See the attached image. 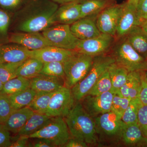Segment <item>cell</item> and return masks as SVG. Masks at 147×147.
Instances as JSON below:
<instances>
[{"instance_id":"obj_1","label":"cell","mask_w":147,"mask_h":147,"mask_svg":"<svg viewBox=\"0 0 147 147\" xmlns=\"http://www.w3.org/2000/svg\"><path fill=\"white\" fill-rule=\"evenodd\" d=\"M59 6L51 0H30L12 14L11 32H41L54 25L53 18Z\"/></svg>"},{"instance_id":"obj_2","label":"cell","mask_w":147,"mask_h":147,"mask_svg":"<svg viewBox=\"0 0 147 147\" xmlns=\"http://www.w3.org/2000/svg\"><path fill=\"white\" fill-rule=\"evenodd\" d=\"M64 119L71 137L86 142L88 146L97 144L94 119L84 110L80 101L76 102Z\"/></svg>"},{"instance_id":"obj_3","label":"cell","mask_w":147,"mask_h":147,"mask_svg":"<svg viewBox=\"0 0 147 147\" xmlns=\"http://www.w3.org/2000/svg\"><path fill=\"white\" fill-rule=\"evenodd\" d=\"M110 53L118 65L129 72L147 71V61L129 44L126 36L115 38Z\"/></svg>"},{"instance_id":"obj_4","label":"cell","mask_w":147,"mask_h":147,"mask_svg":"<svg viewBox=\"0 0 147 147\" xmlns=\"http://www.w3.org/2000/svg\"><path fill=\"white\" fill-rule=\"evenodd\" d=\"M115 63L110 53L94 57L90 69L86 76L71 88L76 102L86 96L102 74Z\"/></svg>"},{"instance_id":"obj_5","label":"cell","mask_w":147,"mask_h":147,"mask_svg":"<svg viewBox=\"0 0 147 147\" xmlns=\"http://www.w3.org/2000/svg\"><path fill=\"white\" fill-rule=\"evenodd\" d=\"M121 119L112 111L94 118L98 142L113 144L120 142L122 131L125 125Z\"/></svg>"},{"instance_id":"obj_6","label":"cell","mask_w":147,"mask_h":147,"mask_svg":"<svg viewBox=\"0 0 147 147\" xmlns=\"http://www.w3.org/2000/svg\"><path fill=\"white\" fill-rule=\"evenodd\" d=\"M93 58L75 51L64 62L66 86L71 89L86 76L91 67Z\"/></svg>"},{"instance_id":"obj_7","label":"cell","mask_w":147,"mask_h":147,"mask_svg":"<svg viewBox=\"0 0 147 147\" xmlns=\"http://www.w3.org/2000/svg\"><path fill=\"white\" fill-rule=\"evenodd\" d=\"M29 137L47 139L56 147H64L71 136L64 118L53 117L49 123Z\"/></svg>"},{"instance_id":"obj_8","label":"cell","mask_w":147,"mask_h":147,"mask_svg":"<svg viewBox=\"0 0 147 147\" xmlns=\"http://www.w3.org/2000/svg\"><path fill=\"white\" fill-rule=\"evenodd\" d=\"M41 32L54 46L67 50H75L80 40L72 34L70 25L55 24Z\"/></svg>"},{"instance_id":"obj_9","label":"cell","mask_w":147,"mask_h":147,"mask_svg":"<svg viewBox=\"0 0 147 147\" xmlns=\"http://www.w3.org/2000/svg\"><path fill=\"white\" fill-rule=\"evenodd\" d=\"M76 102L71 89L64 86L54 92L45 114L51 117L65 118L73 108Z\"/></svg>"},{"instance_id":"obj_10","label":"cell","mask_w":147,"mask_h":147,"mask_svg":"<svg viewBox=\"0 0 147 147\" xmlns=\"http://www.w3.org/2000/svg\"><path fill=\"white\" fill-rule=\"evenodd\" d=\"M115 40V36L101 33L90 39L80 40L75 51L94 57L110 53Z\"/></svg>"},{"instance_id":"obj_11","label":"cell","mask_w":147,"mask_h":147,"mask_svg":"<svg viewBox=\"0 0 147 147\" xmlns=\"http://www.w3.org/2000/svg\"><path fill=\"white\" fill-rule=\"evenodd\" d=\"M115 93L113 91H110L98 95L88 94L79 101L86 112L94 119L111 111L112 101Z\"/></svg>"},{"instance_id":"obj_12","label":"cell","mask_w":147,"mask_h":147,"mask_svg":"<svg viewBox=\"0 0 147 147\" xmlns=\"http://www.w3.org/2000/svg\"><path fill=\"white\" fill-rule=\"evenodd\" d=\"M124 3L110 7L97 15L96 24L101 33L110 34L115 37L119 18Z\"/></svg>"},{"instance_id":"obj_13","label":"cell","mask_w":147,"mask_h":147,"mask_svg":"<svg viewBox=\"0 0 147 147\" xmlns=\"http://www.w3.org/2000/svg\"><path fill=\"white\" fill-rule=\"evenodd\" d=\"M9 42L22 45L30 50H39L47 46H55L42 32H10Z\"/></svg>"},{"instance_id":"obj_14","label":"cell","mask_w":147,"mask_h":147,"mask_svg":"<svg viewBox=\"0 0 147 147\" xmlns=\"http://www.w3.org/2000/svg\"><path fill=\"white\" fill-rule=\"evenodd\" d=\"M141 26L137 17L136 7L127 2L124 3L117 26L116 39L125 36L134 27Z\"/></svg>"},{"instance_id":"obj_15","label":"cell","mask_w":147,"mask_h":147,"mask_svg":"<svg viewBox=\"0 0 147 147\" xmlns=\"http://www.w3.org/2000/svg\"><path fill=\"white\" fill-rule=\"evenodd\" d=\"M74 52L56 46H47L39 50H29V57L37 59L43 63L55 61L63 63Z\"/></svg>"},{"instance_id":"obj_16","label":"cell","mask_w":147,"mask_h":147,"mask_svg":"<svg viewBox=\"0 0 147 147\" xmlns=\"http://www.w3.org/2000/svg\"><path fill=\"white\" fill-rule=\"evenodd\" d=\"M97 15L86 16L80 18L70 25L72 34L78 39L84 40L99 36L101 32L96 24Z\"/></svg>"},{"instance_id":"obj_17","label":"cell","mask_w":147,"mask_h":147,"mask_svg":"<svg viewBox=\"0 0 147 147\" xmlns=\"http://www.w3.org/2000/svg\"><path fill=\"white\" fill-rule=\"evenodd\" d=\"M82 18L80 3H71L61 5L54 14L53 22L57 24L71 25Z\"/></svg>"},{"instance_id":"obj_18","label":"cell","mask_w":147,"mask_h":147,"mask_svg":"<svg viewBox=\"0 0 147 147\" xmlns=\"http://www.w3.org/2000/svg\"><path fill=\"white\" fill-rule=\"evenodd\" d=\"M29 50L13 43L0 45V64L23 61L29 58Z\"/></svg>"},{"instance_id":"obj_19","label":"cell","mask_w":147,"mask_h":147,"mask_svg":"<svg viewBox=\"0 0 147 147\" xmlns=\"http://www.w3.org/2000/svg\"><path fill=\"white\" fill-rule=\"evenodd\" d=\"M30 79V88L36 92H54L65 86L64 79L57 76L39 74Z\"/></svg>"},{"instance_id":"obj_20","label":"cell","mask_w":147,"mask_h":147,"mask_svg":"<svg viewBox=\"0 0 147 147\" xmlns=\"http://www.w3.org/2000/svg\"><path fill=\"white\" fill-rule=\"evenodd\" d=\"M34 113L29 107L14 110L3 124L9 132L17 134Z\"/></svg>"},{"instance_id":"obj_21","label":"cell","mask_w":147,"mask_h":147,"mask_svg":"<svg viewBox=\"0 0 147 147\" xmlns=\"http://www.w3.org/2000/svg\"><path fill=\"white\" fill-rule=\"evenodd\" d=\"M120 142L130 146H147V139L138 123L125 125L121 134Z\"/></svg>"},{"instance_id":"obj_22","label":"cell","mask_w":147,"mask_h":147,"mask_svg":"<svg viewBox=\"0 0 147 147\" xmlns=\"http://www.w3.org/2000/svg\"><path fill=\"white\" fill-rule=\"evenodd\" d=\"M141 72L142 71L129 72L125 84L117 93L131 100L138 97L142 86Z\"/></svg>"},{"instance_id":"obj_23","label":"cell","mask_w":147,"mask_h":147,"mask_svg":"<svg viewBox=\"0 0 147 147\" xmlns=\"http://www.w3.org/2000/svg\"><path fill=\"white\" fill-rule=\"evenodd\" d=\"M126 36L129 44L143 57L147 58V35L141 26L134 27Z\"/></svg>"},{"instance_id":"obj_24","label":"cell","mask_w":147,"mask_h":147,"mask_svg":"<svg viewBox=\"0 0 147 147\" xmlns=\"http://www.w3.org/2000/svg\"><path fill=\"white\" fill-rule=\"evenodd\" d=\"M51 118L45 113H34L16 134L29 137L49 123Z\"/></svg>"},{"instance_id":"obj_25","label":"cell","mask_w":147,"mask_h":147,"mask_svg":"<svg viewBox=\"0 0 147 147\" xmlns=\"http://www.w3.org/2000/svg\"><path fill=\"white\" fill-rule=\"evenodd\" d=\"M117 0H85L80 3L82 18L97 15L106 8L116 4Z\"/></svg>"},{"instance_id":"obj_26","label":"cell","mask_w":147,"mask_h":147,"mask_svg":"<svg viewBox=\"0 0 147 147\" xmlns=\"http://www.w3.org/2000/svg\"><path fill=\"white\" fill-rule=\"evenodd\" d=\"M43 63L40 61L29 57L23 62L16 72L17 76L31 79L40 74Z\"/></svg>"},{"instance_id":"obj_27","label":"cell","mask_w":147,"mask_h":147,"mask_svg":"<svg viewBox=\"0 0 147 147\" xmlns=\"http://www.w3.org/2000/svg\"><path fill=\"white\" fill-rule=\"evenodd\" d=\"M36 92L31 88L8 95L13 110L28 107L33 100Z\"/></svg>"},{"instance_id":"obj_28","label":"cell","mask_w":147,"mask_h":147,"mask_svg":"<svg viewBox=\"0 0 147 147\" xmlns=\"http://www.w3.org/2000/svg\"><path fill=\"white\" fill-rule=\"evenodd\" d=\"M108 70L113 85L112 91L117 93L125 84L129 72L115 63L111 65Z\"/></svg>"},{"instance_id":"obj_29","label":"cell","mask_w":147,"mask_h":147,"mask_svg":"<svg viewBox=\"0 0 147 147\" xmlns=\"http://www.w3.org/2000/svg\"><path fill=\"white\" fill-rule=\"evenodd\" d=\"M30 79L21 76H17L3 84L1 93L10 95L26 90L30 88Z\"/></svg>"},{"instance_id":"obj_30","label":"cell","mask_w":147,"mask_h":147,"mask_svg":"<svg viewBox=\"0 0 147 147\" xmlns=\"http://www.w3.org/2000/svg\"><path fill=\"white\" fill-rule=\"evenodd\" d=\"M54 92H36L33 100L28 107L34 113L45 114Z\"/></svg>"},{"instance_id":"obj_31","label":"cell","mask_w":147,"mask_h":147,"mask_svg":"<svg viewBox=\"0 0 147 147\" xmlns=\"http://www.w3.org/2000/svg\"><path fill=\"white\" fill-rule=\"evenodd\" d=\"M12 16V13L0 7V45L9 43Z\"/></svg>"},{"instance_id":"obj_32","label":"cell","mask_w":147,"mask_h":147,"mask_svg":"<svg viewBox=\"0 0 147 147\" xmlns=\"http://www.w3.org/2000/svg\"><path fill=\"white\" fill-rule=\"evenodd\" d=\"M112 89L113 85L108 69L102 74L88 94L92 96L98 95L106 92L112 91Z\"/></svg>"},{"instance_id":"obj_33","label":"cell","mask_w":147,"mask_h":147,"mask_svg":"<svg viewBox=\"0 0 147 147\" xmlns=\"http://www.w3.org/2000/svg\"><path fill=\"white\" fill-rule=\"evenodd\" d=\"M141 104V102L137 97L130 100L121 119L125 125L137 123L138 110Z\"/></svg>"},{"instance_id":"obj_34","label":"cell","mask_w":147,"mask_h":147,"mask_svg":"<svg viewBox=\"0 0 147 147\" xmlns=\"http://www.w3.org/2000/svg\"><path fill=\"white\" fill-rule=\"evenodd\" d=\"M24 61L0 64V80L3 84L17 77V69Z\"/></svg>"},{"instance_id":"obj_35","label":"cell","mask_w":147,"mask_h":147,"mask_svg":"<svg viewBox=\"0 0 147 147\" xmlns=\"http://www.w3.org/2000/svg\"><path fill=\"white\" fill-rule=\"evenodd\" d=\"M40 74L62 77L65 79L63 63L57 61L44 63Z\"/></svg>"},{"instance_id":"obj_36","label":"cell","mask_w":147,"mask_h":147,"mask_svg":"<svg viewBox=\"0 0 147 147\" xmlns=\"http://www.w3.org/2000/svg\"><path fill=\"white\" fill-rule=\"evenodd\" d=\"M131 99L123 97L118 93H115L113 96L111 111L122 117L124 113L128 107Z\"/></svg>"},{"instance_id":"obj_37","label":"cell","mask_w":147,"mask_h":147,"mask_svg":"<svg viewBox=\"0 0 147 147\" xmlns=\"http://www.w3.org/2000/svg\"><path fill=\"white\" fill-rule=\"evenodd\" d=\"M8 95L0 94V123H3L13 111Z\"/></svg>"},{"instance_id":"obj_38","label":"cell","mask_w":147,"mask_h":147,"mask_svg":"<svg viewBox=\"0 0 147 147\" xmlns=\"http://www.w3.org/2000/svg\"><path fill=\"white\" fill-rule=\"evenodd\" d=\"M30 0H0V7L12 13L24 7Z\"/></svg>"},{"instance_id":"obj_39","label":"cell","mask_w":147,"mask_h":147,"mask_svg":"<svg viewBox=\"0 0 147 147\" xmlns=\"http://www.w3.org/2000/svg\"><path fill=\"white\" fill-rule=\"evenodd\" d=\"M11 138L10 132L0 123V147H11Z\"/></svg>"},{"instance_id":"obj_40","label":"cell","mask_w":147,"mask_h":147,"mask_svg":"<svg viewBox=\"0 0 147 147\" xmlns=\"http://www.w3.org/2000/svg\"><path fill=\"white\" fill-rule=\"evenodd\" d=\"M11 139V147H31L30 139L28 136H20L16 134V136Z\"/></svg>"},{"instance_id":"obj_41","label":"cell","mask_w":147,"mask_h":147,"mask_svg":"<svg viewBox=\"0 0 147 147\" xmlns=\"http://www.w3.org/2000/svg\"><path fill=\"white\" fill-rule=\"evenodd\" d=\"M136 10L137 17L142 25L147 20V0H139Z\"/></svg>"},{"instance_id":"obj_42","label":"cell","mask_w":147,"mask_h":147,"mask_svg":"<svg viewBox=\"0 0 147 147\" xmlns=\"http://www.w3.org/2000/svg\"><path fill=\"white\" fill-rule=\"evenodd\" d=\"M145 71H142L141 72L142 86L137 98L142 105H147V82L145 76Z\"/></svg>"},{"instance_id":"obj_43","label":"cell","mask_w":147,"mask_h":147,"mask_svg":"<svg viewBox=\"0 0 147 147\" xmlns=\"http://www.w3.org/2000/svg\"><path fill=\"white\" fill-rule=\"evenodd\" d=\"M137 123L142 129L147 127V105L139 106L137 115Z\"/></svg>"},{"instance_id":"obj_44","label":"cell","mask_w":147,"mask_h":147,"mask_svg":"<svg viewBox=\"0 0 147 147\" xmlns=\"http://www.w3.org/2000/svg\"><path fill=\"white\" fill-rule=\"evenodd\" d=\"M31 142V147H56L49 140L43 138H30Z\"/></svg>"},{"instance_id":"obj_45","label":"cell","mask_w":147,"mask_h":147,"mask_svg":"<svg viewBox=\"0 0 147 147\" xmlns=\"http://www.w3.org/2000/svg\"><path fill=\"white\" fill-rule=\"evenodd\" d=\"M88 145L86 142L76 138L70 137L68 142L65 145V147H87Z\"/></svg>"},{"instance_id":"obj_46","label":"cell","mask_w":147,"mask_h":147,"mask_svg":"<svg viewBox=\"0 0 147 147\" xmlns=\"http://www.w3.org/2000/svg\"><path fill=\"white\" fill-rule=\"evenodd\" d=\"M58 5L65 4L69 3H81L85 0H51Z\"/></svg>"},{"instance_id":"obj_47","label":"cell","mask_w":147,"mask_h":147,"mask_svg":"<svg viewBox=\"0 0 147 147\" xmlns=\"http://www.w3.org/2000/svg\"><path fill=\"white\" fill-rule=\"evenodd\" d=\"M139 0H127V2L129 4L134 6V7L137 8V4L139 2Z\"/></svg>"},{"instance_id":"obj_48","label":"cell","mask_w":147,"mask_h":147,"mask_svg":"<svg viewBox=\"0 0 147 147\" xmlns=\"http://www.w3.org/2000/svg\"><path fill=\"white\" fill-rule=\"evenodd\" d=\"M141 26L142 27V29L144 31V32L147 35V20L144 21L142 23Z\"/></svg>"},{"instance_id":"obj_49","label":"cell","mask_w":147,"mask_h":147,"mask_svg":"<svg viewBox=\"0 0 147 147\" xmlns=\"http://www.w3.org/2000/svg\"><path fill=\"white\" fill-rule=\"evenodd\" d=\"M142 129V131H143V134H144L145 137L147 139V127Z\"/></svg>"},{"instance_id":"obj_50","label":"cell","mask_w":147,"mask_h":147,"mask_svg":"<svg viewBox=\"0 0 147 147\" xmlns=\"http://www.w3.org/2000/svg\"><path fill=\"white\" fill-rule=\"evenodd\" d=\"M3 86V84L1 81L0 80V92H1V91L2 90Z\"/></svg>"},{"instance_id":"obj_51","label":"cell","mask_w":147,"mask_h":147,"mask_svg":"<svg viewBox=\"0 0 147 147\" xmlns=\"http://www.w3.org/2000/svg\"><path fill=\"white\" fill-rule=\"evenodd\" d=\"M145 76H146V80L147 82V71H145Z\"/></svg>"},{"instance_id":"obj_52","label":"cell","mask_w":147,"mask_h":147,"mask_svg":"<svg viewBox=\"0 0 147 147\" xmlns=\"http://www.w3.org/2000/svg\"><path fill=\"white\" fill-rule=\"evenodd\" d=\"M1 94V92H0V94Z\"/></svg>"},{"instance_id":"obj_53","label":"cell","mask_w":147,"mask_h":147,"mask_svg":"<svg viewBox=\"0 0 147 147\" xmlns=\"http://www.w3.org/2000/svg\"><path fill=\"white\" fill-rule=\"evenodd\" d=\"M146 61H147V58H146Z\"/></svg>"}]
</instances>
